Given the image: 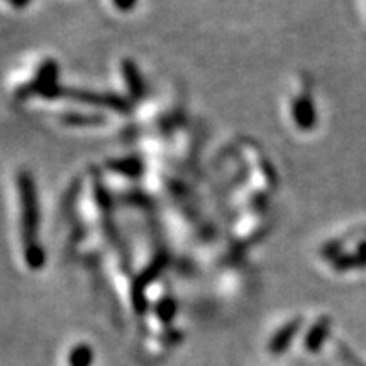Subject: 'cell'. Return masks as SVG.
Instances as JSON below:
<instances>
[{
	"instance_id": "6da1fadb",
	"label": "cell",
	"mask_w": 366,
	"mask_h": 366,
	"mask_svg": "<svg viewBox=\"0 0 366 366\" xmlns=\"http://www.w3.org/2000/svg\"><path fill=\"white\" fill-rule=\"evenodd\" d=\"M19 200H20V229H23L24 256L26 263L32 270H37L44 264V250L37 239L39 229V207H37L36 185L32 176L23 171L18 176Z\"/></svg>"
},
{
	"instance_id": "7a4b0ae2",
	"label": "cell",
	"mask_w": 366,
	"mask_h": 366,
	"mask_svg": "<svg viewBox=\"0 0 366 366\" xmlns=\"http://www.w3.org/2000/svg\"><path fill=\"white\" fill-rule=\"evenodd\" d=\"M58 97H65V99L78 100V102H85L92 105H102V107H111L117 112H128L129 102L122 97L116 94H95V92H85V90H75V88H61L56 87L51 94V99H58Z\"/></svg>"
},
{
	"instance_id": "3957f363",
	"label": "cell",
	"mask_w": 366,
	"mask_h": 366,
	"mask_svg": "<svg viewBox=\"0 0 366 366\" xmlns=\"http://www.w3.org/2000/svg\"><path fill=\"white\" fill-rule=\"evenodd\" d=\"M292 116L297 128H300L302 131H310V129L315 128L317 116H315L314 102L309 97H298V99H295V102L292 105Z\"/></svg>"
},
{
	"instance_id": "277c9868",
	"label": "cell",
	"mask_w": 366,
	"mask_h": 366,
	"mask_svg": "<svg viewBox=\"0 0 366 366\" xmlns=\"http://www.w3.org/2000/svg\"><path fill=\"white\" fill-rule=\"evenodd\" d=\"M121 71L124 75L126 83H128V90L133 95V99H142V95H145V80H142L136 63L131 60H124L121 63Z\"/></svg>"
},
{
	"instance_id": "5b68a950",
	"label": "cell",
	"mask_w": 366,
	"mask_h": 366,
	"mask_svg": "<svg viewBox=\"0 0 366 366\" xmlns=\"http://www.w3.org/2000/svg\"><path fill=\"white\" fill-rule=\"evenodd\" d=\"M300 324H302V319H295V321L288 322L287 326L281 327V329L273 336L270 343V351L275 353V355H279L280 351H283L285 348H288V344L292 343L293 336H295V332L298 331V327H300Z\"/></svg>"
},
{
	"instance_id": "8992f818",
	"label": "cell",
	"mask_w": 366,
	"mask_h": 366,
	"mask_svg": "<svg viewBox=\"0 0 366 366\" xmlns=\"http://www.w3.org/2000/svg\"><path fill=\"white\" fill-rule=\"evenodd\" d=\"M329 329H331L329 319L327 317L319 319V321L312 326V329L307 332V338H305L307 349H310V351H317V349L321 348V344L324 343V339H326L327 334H329Z\"/></svg>"
},
{
	"instance_id": "52a82bcc",
	"label": "cell",
	"mask_w": 366,
	"mask_h": 366,
	"mask_svg": "<svg viewBox=\"0 0 366 366\" xmlns=\"http://www.w3.org/2000/svg\"><path fill=\"white\" fill-rule=\"evenodd\" d=\"M60 119L63 124L75 126V128H90V126H100L105 122V117L99 114H65Z\"/></svg>"
},
{
	"instance_id": "ba28073f",
	"label": "cell",
	"mask_w": 366,
	"mask_h": 366,
	"mask_svg": "<svg viewBox=\"0 0 366 366\" xmlns=\"http://www.w3.org/2000/svg\"><path fill=\"white\" fill-rule=\"evenodd\" d=\"M365 264H366V243L361 244L356 255L343 256V258L334 260V267L339 268V270H348V268H355V267H365Z\"/></svg>"
},
{
	"instance_id": "9c48e42d",
	"label": "cell",
	"mask_w": 366,
	"mask_h": 366,
	"mask_svg": "<svg viewBox=\"0 0 366 366\" xmlns=\"http://www.w3.org/2000/svg\"><path fill=\"white\" fill-rule=\"evenodd\" d=\"M92 360H94V355H92V349L87 344H78L77 348L71 349V366H90Z\"/></svg>"
},
{
	"instance_id": "30bf717a",
	"label": "cell",
	"mask_w": 366,
	"mask_h": 366,
	"mask_svg": "<svg viewBox=\"0 0 366 366\" xmlns=\"http://www.w3.org/2000/svg\"><path fill=\"white\" fill-rule=\"evenodd\" d=\"M175 312H176V302L170 297L161 298V300H159V304L157 305L158 317L165 322H170L171 319H173Z\"/></svg>"
},
{
	"instance_id": "8fae6325",
	"label": "cell",
	"mask_w": 366,
	"mask_h": 366,
	"mask_svg": "<svg viewBox=\"0 0 366 366\" xmlns=\"http://www.w3.org/2000/svg\"><path fill=\"white\" fill-rule=\"evenodd\" d=\"M114 170L117 171H122V173L129 175V176H136L141 173V163L138 161V159H122V161H117V163H112L111 165Z\"/></svg>"
},
{
	"instance_id": "7c38bea8",
	"label": "cell",
	"mask_w": 366,
	"mask_h": 366,
	"mask_svg": "<svg viewBox=\"0 0 366 366\" xmlns=\"http://www.w3.org/2000/svg\"><path fill=\"white\" fill-rule=\"evenodd\" d=\"M112 2H114V6H116L119 11L129 12V11H133L134 7H136L138 0H112Z\"/></svg>"
},
{
	"instance_id": "4fadbf2b",
	"label": "cell",
	"mask_w": 366,
	"mask_h": 366,
	"mask_svg": "<svg viewBox=\"0 0 366 366\" xmlns=\"http://www.w3.org/2000/svg\"><path fill=\"white\" fill-rule=\"evenodd\" d=\"M7 2H9L12 7H16V9H23V7L28 6L29 0H7Z\"/></svg>"
}]
</instances>
